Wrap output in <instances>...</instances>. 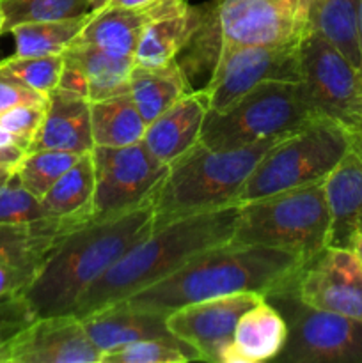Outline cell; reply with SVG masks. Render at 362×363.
<instances>
[{"mask_svg": "<svg viewBox=\"0 0 362 363\" xmlns=\"http://www.w3.org/2000/svg\"><path fill=\"white\" fill-rule=\"evenodd\" d=\"M305 264L290 252L229 241L195 255L172 275L124 301L144 311L170 314L185 305L231 294L254 293L268 298L291 289Z\"/></svg>", "mask_w": 362, "mask_h": 363, "instance_id": "obj_1", "label": "cell"}, {"mask_svg": "<svg viewBox=\"0 0 362 363\" xmlns=\"http://www.w3.org/2000/svg\"><path fill=\"white\" fill-rule=\"evenodd\" d=\"M151 233V199L123 215L91 220L60 241L23 296L38 318L73 314L85 291Z\"/></svg>", "mask_w": 362, "mask_h": 363, "instance_id": "obj_2", "label": "cell"}, {"mask_svg": "<svg viewBox=\"0 0 362 363\" xmlns=\"http://www.w3.org/2000/svg\"><path fill=\"white\" fill-rule=\"evenodd\" d=\"M238 209L240 204L174 220L153 229L151 234L133 245L85 291L73 314L82 319L99 308L126 300L172 275L195 255L229 243L236 225Z\"/></svg>", "mask_w": 362, "mask_h": 363, "instance_id": "obj_3", "label": "cell"}, {"mask_svg": "<svg viewBox=\"0 0 362 363\" xmlns=\"http://www.w3.org/2000/svg\"><path fill=\"white\" fill-rule=\"evenodd\" d=\"M201 11L197 32L177 57L192 85L194 78L206 84L229 50L300 45L311 32L307 0H209Z\"/></svg>", "mask_w": 362, "mask_h": 363, "instance_id": "obj_4", "label": "cell"}, {"mask_svg": "<svg viewBox=\"0 0 362 363\" xmlns=\"http://www.w3.org/2000/svg\"><path fill=\"white\" fill-rule=\"evenodd\" d=\"M279 140L240 149H212L197 142L169 163L167 174L153 191V229L174 220L236 206L252 170Z\"/></svg>", "mask_w": 362, "mask_h": 363, "instance_id": "obj_5", "label": "cell"}, {"mask_svg": "<svg viewBox=\"0 0 362 363\" xmlns=\"http://www.w3.org/2000/svg\"><path fill=\"white\" fill-rule=\"evenodd\" d=\"M330 213L322 183L243 202L231 243L261 245L309 262L329 247Z\"/></svg>", "mask_w": 362, "mask_h": 363, "instance_id": "obj_6", "label": "cell"}, {"mask_svg": "<svg viewBox=\"0 0 362 363\" xmlns=\"http://www.w3.org/2000/svg\"><path fill=\"white\" fill-rule=\"evenodd\" d=\"M319 117L302 82L256 85L224 110H208L199 142L212 149H240L279 140Z\"/></svg>", "mask_w": 362, "mask_h": 363, "instance_id": "obj_7", "label": "cell"}, {"mask_svg": "<svg viewBox=\"0 0 362 363\" xmlns=\"http://www.w3.org/2000/svg\"><path fill=\"white\" fill-rule=\"evenodd\" d=\"M353 147V133L327 117H314L265 152L248 176L238 204L322 183Z\"/></svg>", "mask_w": 362, "mask_h": 363, "instance_id": "obj_8", "label": "cell"}, {"mask_svg": "<svg viewBox=\"0 0 362 363\" xmlns=\"http://www.w3.org/2000/svg\"><path fill=\"white\" fill-rule=\"evenodd\" d=\"M284 315L287 339L277 362L362 363V321L304 305L293 287L268 296Z\"/></svg>", "mask_w": 362, "mask_h": 363, "instance_id": "obj_9", "label": "cell"}, {"mask_svg": "<svg viewBox=\"0 0 362 363\" xmlns=\"http://www.w3.org/2000/svg\"><path fill=\"white\" fill-rule=\"evenodd\" d=\"M300 71L314 112L357 135L362 130L361 71L312 30L300 43Z\"/></svg>", "mask_w": 362, "mask_h": 363, "instance_id": "obj_10", "label": "cell"}, {"mask_svg": "<svg viewBox=\"0 0 362 363\" xmlns=\"http://www.w3.org/2000/svg\"><path fill=\"white\" fill-rule=\"evenodd\" d=\"M92 160L96 177L92 220L112 218L148 202L169 169L142 140L124 147H94Z\"/></svg>", "mask_w": 362, "mask_h": 363, "instance_id": "obj_11", "label": "cell"}, {"mask_svg": "<svg viewBox=\"0 0 362 363\" xmlns=\"http://www.w3.org/2000/svg\"><path fill=\"white\" fill-rule=\"evenodd\" d=\"M300 82V45L240 46L216 60L202 91L209 110H224L263 82Z\"/></svg>", "mask_w": 362, "mask_h": 363, "instance_id": "obj_12", "label": "cell"}, {"mask_svg": "<svg viewBox=\"0 0 362 363\" xmlns=\"http://www.w3.org/2000/svg\"><path fill=\"white\" fill-rule=\"evenodd\" d=\"M80 225L53 216L0 223V294H23L60 241Z\"/></svg>", "mask_w": 362, "mask_h": 363, "instance_id": "obj_13", "label": "cell"}, {"mask_svg": "<svg viewBox=\"0 0 362 363\" xmlns=\"http://www.w3.org/2000/svg\"><path fill=\"white\" fill-rule=\"evenodd\" d=\"M293 291L307 307L362 321V264L351 248L319 252L298 273Z\"/></svg>", "mask_w": 362, "mask_h": 363, "instance_id": "obj_14", "label": "cell"}, {"mask_svg": "<svg viewBox=\"0 0 362 363\" xmlns=\"http://www.w3.org/2000/svg\"><path fill=\"white\" fill-rule=\"evenodd\" d=\"M261 298L265 296L243 293L185 305L167 314V328L192 351L195 362L220 363L240 315Z\"/></svg>", "mask_w": 362, "mask_h": 363, "instance_id": "obj_15", "label": "cell"}, {"mask_svg": "<svg viewBox=\"0 0 362 363\" xmlns=\"http://www.w3.org/2000/svg\"><path fill=\"white\" fill-rule=\"evenodd\" d=\"M102 351L80 318L59 314L38 318L18 335L7 363H102Z\"/></svg>", "mask_w": 362, "mask_h": 363, "instance_id": "obj_16", "label": "cell"}, {"mask_svg": "<svg viewBox=\"0 0 362 363\" xmlns=\"http://www.w3.org/2000/svg\"><path fill=\"white\" fill-rule=\"evenodd\" d=\"M188 6V0H156L138 7H105L91 18L75 41L102 50L114 59L133 60L146 25Z\"/></svg>", "mask_w": 362, "mask_h": 363, "instance_id": "obj_17", "label": "cell"}, {"mask_svg": "<svg viewBox=\"0 0 362 363\" xmlns=\"http://www.w3.org/2000/svg\"><path fill=\"white\" fill-rule=\"evenodd\" d=\"M59 87L85 96L89 101L128 92L133 60L114 59L102 50L73 41L62 53Z\"/></svg>", "mask_w": 362, "mask_h": 363, "instance_id": "obj_18", "label": "cell"}, {"mask_svg": "<svg viewBox=\"0 0 362 363\" xmlns=\"http://www.w3.org/2000/svg\"><path fill=\"white\" fill-rule=\"evenodd\" d=\"M55 149L84 155L94 149L91 101L77 92L57 87L50 92L45 119L27 151Z\"/></svg>", "mask_w": 362, "mask_h": 363, "instance_id": "obj_19", "label": "cell"}, {"mask_svg": "<svg viewBox=\"0 0 362 363\" xmlns=\"http://www.w3.org/2000/svg\"><path fill=\"white\" fill-rule=\"evenodd\" d=\"M82 323L102 353L137 340H177L167 328V314L137 308L124 300L85 315Z\"/></svg>", "mask_w": 362, "mask_h": 363, "instance_id": "obj_20", "label": "cell"}, {"mask_svg": "<svg viewBox=\"0 0 362 363\" xmlns=\"http://www.w3.org/2000/svg\"><path fill=\"white\" fill-rule=\"evenodd\" d=\"M208 110V94L195 89L153 119L142 142L156 160L169 165L197 144Z\"/></svg>", "mask_w": 362, "mask_h": 363, "instance_id": "obj_21", "label": "cell"}, {"mask_svg": "<svg viewBox=\"0 0 362 363\" xmlns=\"http://www.w3.org/2000/svg\"><path fill=\"white\" fill-rule=\"evenodd\" d=\"M330 213L329 247L351 248L362 233V155L353 147L323 181Z\"/></svg>", "mask_w": 362, "mask_h": 363, "instance_id": "obj_22", "label": "cell"}, {"mask_svg": "<svg viewBox=\"0 0 362 363\" xmlns=\"http://www.w3.org/2000/svg\"><path fill=\"white\" fill-rule=\"evenodd\" d=\"M287 339V325L279 308L261 298L240 315L233 340L224 350L220 363H259L275 360Z\"/></svg>", "mask_w": 362, "mask_h": 363, "instance_id": "obj_23", "label": "cell"}, {"mask_svg": "<svg viewBox=\"0 0 362 363\" xmlns=\"http://www.w3.org/2000/svg\"><path fill=\"white\" fill-rule=\"evenodd\" d=\"M201 18V6L188 4L183 9L149 21L138 39L133 64L153 67L176 60L197 32Z\"/></svg>", "mask_w": 362, "mask_h": 363, "instance_id": "obj_24", "label": "cell"}, {"mask_svg": "<svg viewBox=\"0 0 362 363\" xmlns=\"http://www.w3.org/2000/svg\"><path fill=\"white\" fill-rule=\"evenodd\" d=\"M192 91L195 87L177 59L153 67L133 64L130 71L128 92L148 124Z\"/></svg>", "mask_w": 362, "mask_h": 363, "instance_id": "obj_25", "label": "cell"}, {"mask_svg": "<svg viewBox=\"0 0 362 363\" xmlns=\"http://www.w3.org/2000/svg\"><path fill=\"white\" fill-rule=\"evenodd\" d=\"M94 160L91 151L84 152L39 202L46 216L80 223L91 222L94 209Z\"/></svg>", "mask_w": 362, "mask_h": 363, "instance_id": "obj_26", "label": "cell"}, {"mask_svg": "<svg viewBox=\"0 0 362 363\" xmlns=\"http://www.w3.org/2000/svg\"><path fill=\"white\" fill-rule=\"evenodd\" d=\"M309 28L336 46L362 73L361 0H307Z\"/></svg>", "mask_w": 362, "mask_h": 363, "instance_id": "obj_27", "label": "cell"}, {"mask_svg": "<svg viewBox=\"0 0 362 363\" xmlns=\"http://www.w3.org/2000/svg\"><path fill=\"white\" fill-rule=\"evenodd\" d=\"M94 147H124L144 138L148 123L138 112L130 92L91 101Z\"/></svg>", "mask_w": 362, "mask_h": 363, "instance_id": "obj_28", "label": "cell"}, {"mask_svg": "<svg viewBox=\"0 0 362 363\" xmlns=\"http://www.w3.org/2000/svg\"><path fill=\"white\" fill-rule=\"evenodd\" d=\"M91 18V13L60 21H35L21 23L11 28L14 38V55L18 57H50L62 55L77 39L82 28Z\"/></svg>", "mask_w": 362, "mask_h": 363, "instance_id": "obj_29", "label": "cell"}, {"mask_svg": "<svg viewBox=\"0 0 362 363\" xmlns=\"http://www.w3.org/2000/svg\"><path fill=\"white\" fill-rule=\"evenodd\" d=\"M4 13L2 34L21 23L60 21L91 13L89 0H0Z\"/></svg>", "mask_w": 362, "mask_h": 363, "instance_id": "obj_30", "label": "cell"}, {"mask_svg": "<svg viewBox=\"0 0 362 363\" xmlns=\"http://www.w3.org/2000/svg\"><path fill=\"white\" fill-rule=\"evenodd\" d=\"M80 156L82 155H75V152L55 151V149L27 151L14 169V174L25 190L41 201L43 195Z\"/></svg>", "mask_w": 362, "mask_h": 363, "instance_id": "obj_31", "label": "cell"}, {"mask_svg": "<svg viewBox=\"0 0 362 363\" xmlns=\"http://www.w3.org/2000/svg\"><path fill=\"white\" fill-rule=\"evenodd\" d=\"M64 57H18L11 55L0 60V77L11 78L41 94L50 96V92L59 87L60 73H62Z\"/></svg>", "mask_w": 362, "mask_h": 363, "instance_id": "obj_32", "label": "cell"}, {"mask_svg": "<svg viewBox=\"0 0 362 363\" xmlns=\"http://www.w3.org/2000/svg\"><path fill=\"white\" fill-rule=\"evenodd\" d=\"M194 354L177 340H137L102 354V363H187Z\"/></svg>", "mask_w": 362, "mask_h": 363, "instance_id": "obj_33", "label": "cell"}, {"mask_svg": "<svg viewBox=\"0 0 362 363\" xmlns=\"http://www.w3.org/2000/svg\"><path fill=\"white\" fill-rule=\"evenodd\" d=\"M41 202L23 188L13 172L0 183V223H20L45 218Z\"/></svg>", "mask_w": 362, "mask_h": 363, "instance_id": "obj_34", "label": "cell"}, {"mask_svg": "<svg viewBox=\"0 0 362 363\" xmlns=\"http://www.w3.org/2000/svg\"><path fill=\"white\" fill-rule=\"evenodd\" d=\"M35 319L23 294H0V363H7L13 342Z\"/></svg>", "mask_w": 362, "mask_h": 363, "instance_id": "obj_35", "label": "cell"}, {"mask_svg": "<svg viewBox=\"0 0 362 363\" xmlns=\"http://www.w3.org/2000/svg\"><path fill=\"white\" fill-rule=\"evenodd\" d=\"M46 105L48 101L28 103V105H18L4 110L0 112V128L13 137L14 144L27 151L45 119Z\"/></svg>", "mask_w": 362, "mask_h": 363, "instance_id": "obj_36", "label": "cell"}, {"mask_svg": "<svg viewBox=\"0 0 362 363\" xmlns=\"http://www.w3.org/2000/svg\"><path fill=\"white\" fill-rule=\"evenodd\" d=\"M48 96L27 87L11 78L0 77V112L9 110L18 105H28V103H46Z\"/></svg>", "mask_w": 362, "mask_h": 363, "instance_id": "obj_37", "label": "cell"}, {"mask_svg": "<svg viewBox=\"0 0 362 363\" xmlns=\"http://www.w3.org/2000/svg\"><path fill=\"white\" fill-rule=\"evenodd\" d=\"M25 152L27 151L16 144L4 145V147H0V167H6V169H16V165L20 163V160L23 158Z\"/></svg>", "mask_w": 362, "mask_h": 363, "instance_id": "obj_38", "label": "cell"}, {"mask_svg": "<svg viewBox=\"0 0 362 363\" xmlns=\"http://www.w3.org/2000/svg\"><path fill=\"white\" fill-rule=\"evenodd\" d=\"M151 2H156V0H112L106 7H138L148 6Z\"/></svg>", "mask_w": 362, "mask_h": 363, "instance_id": "obj_39", "label": "cell"}, {"mask_svg": "<svg viewBox=\"0 0 362 363\" xmlns=\"http://www.w3.org/2000/svg\"><path fill=\"white\" fill-rule=\"evenodd\" d=\"M110 2L112 0H89V4H91V13H98V11L105 9Z\"/></svg>", "mask_w": 362, "mask_h": 363, "instance_id": "obj_40", "label": "cell"}, {"mask_svg": "<svg viewBox=\"0 0 362 363\" xmlns=\"http://www.w3.org/2000/svg\"><path fill=\"white\" fill-rule=\"evenodd\" d=\"M351 250H353L355 254H357L358 261H361V264H362V233L358 234L357 238H355V241H353V247H351Z\"/></svg>", "mask_w": 362, "mask_h": 363, "instance_id": "obj_41", "label": "cell"}, {"mask_svg": "<svg viewBox=\"0 0 362 363\" xmlns=\"http://www.w3.org/2000/svg\"><path fill=\"white\" fill-rule=\"evenodd\" d=\"M11 144H14L13 137H11V135L7 133V131H4L2 128H0V147H4V145H11Z\"/></svg>", "mask_w": 362, "mask_h": 363, "instance_id": "obj_42", "label": "cell"}, {"mask_svg": "<svg viewBox=\"0 0 362 363\" xmlns=\"http://www.w3.org/2000/svg\"><path fill=\"white\" fill-rule=\"evenodd\" d=\"M353 145H355V149H357V151L362 155V130L358 131L357 135H353Z\"/></svg>", "mask_w": 362, "mask_h": 363, "instance_id": "obj_43", "label": "cell"}, {"mask_svg": "<svg viewBox=\"0 0 362 363\" xmlns=\"http://www.w3.org/2000/svg\"><path fill=\"white\" fill-rule=\"evenodd\" d=\"M14 169H6V167H0V183H2L4 179H6L7 176H9L11 172H13Z\"/></svg>", "mask_w": 362, "mask_h": 363, "instance_id": "obj_44", "label": "cell"}, {"mask_svg": "<svg viewBox=\"0 0 362 363\" xmlns=\"http://www.w3.org/2000/svg\"><path fill=\"white\" fill-rule=\"evenodd\" d=\"M4 27V13H2V7H0V28Z\"/></svg>", "mask_w": 362, "mask_h": 363, "instance_id": "obj_45", "label": "cell"}, {"mask_svg": "<svg viewBox=\"0 0 362 363\" xmlns=\"http://www.w3.org/2000/svg\"><path fill=\"white\" fill-rule=\"evenodd\" d=\"M361 38H362V0H361Z\"/></svg>", "mask_w": 362, "mask_h": 363, "instance_id": "obj_46", "label": "cell"}]
</instances>
